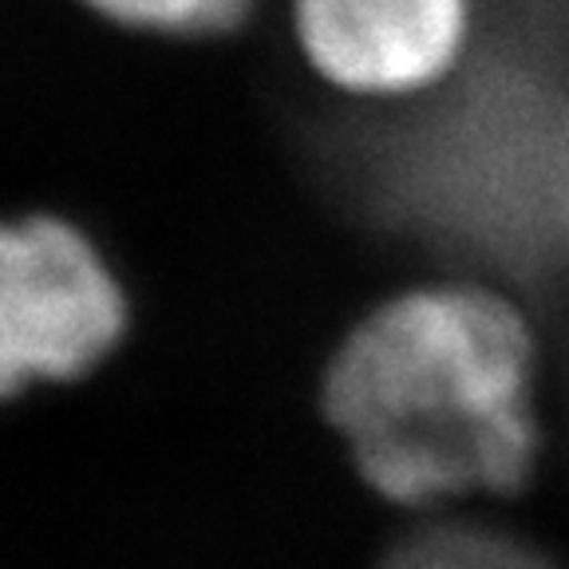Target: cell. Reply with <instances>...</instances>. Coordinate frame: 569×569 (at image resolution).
<instances>
[{"mask_svg":"<svg viewBox=\"0 0 569 569\" xmlns=\"http://www.w3.org/2000/svg\"><path fill=\"white\" fill-rule=\"evenodd\" d=\"M131 325L116 266L60 213H0V403L96 372Z\"/></svg>","mask_w":569,"mask_h":569,"instance_id":"cell-2","label":"cell"},{"mask_svg":"<svg viewBox=\"0 0 569 569\" xmlns=\"http://www.w3.org/2000/svg\"><path fill=\"white\" fill-rule=\"evenodd\" d=\"M383 569H553L515 533L479 522H439L411 533L388 553Z\"/></svg>","mask_w":569,"mask_h":569,"instance_id":"cell-4","label":"cell"},{"mask_svg":"<svg viewBox=\"0 0 569 569\" xmlns=\"http://www.w3.org/2000/svg\"><path fill=\"white\" fill-rule=\"evenodd\" d=\"M289 24L329 91L419 107L459 88L479 60L482 0H289Z\"/></svg>","mask_w":569,"mask_h":569,"instance_id":"cell-3","label":"cell"},{"mask_svg":"<svg viewBox=\"0 0 569 569\" xmlns=\"http://www.w3.org/2000/svg\"><path fill=\"white\" fill-rule=\"evenodd\" d=\"M542 340L507 284L436 277L356 320L325 368V419L400 507L526 487L542 451Z\"/></svg>","mask_w":569,"mask_h":569,"instance_id":"cell-1","label":"cell"},{"mask_svg":"<svg viewBox=\"0 0 569 569\" xmlns=\"http://www.w3.org/2000/svg\"><path fill=\"white\" fill-rule=\"evenodd\" d=\"M99 20L147 36H222L246 20L253 0H80Z\"/></svg>","mask_w":569,"mask_h":569,"instance_id":"cell-5","label":"cell"}]
</instances>
